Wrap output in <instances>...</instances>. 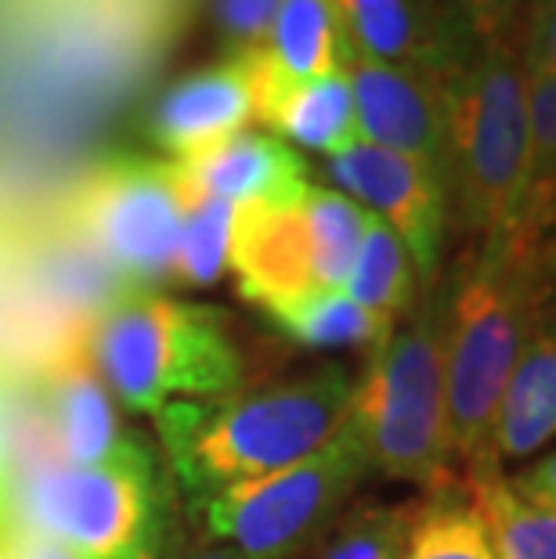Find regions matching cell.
Returning a JSON list of instances; mask_svg holds the SVG:
<instances>
[{
  "instance_id": "cell-1",
  "label": "cell",
  "mask_w": 556,
  "mask_h": 559,
  "mask_svg": "<svg viewBox=\"0 0 556 559\" xmlns=\"http://www.w3.org/2000/svg\"><path fill=\"white\" fill-rule=\"evenodd\" d=\"M445 383L459 477L502 473L492 426L520 354L556 321V242H470L441 278Z\"/></svg>"
},
{
  "instance_id": "cell-2",
  "label": "cell",
  "mask_w": 556,
  "mask_h": 559,
  "mask_svg": "<svg viewBox=\"0 0 556 559\" xmlns=\"http://www.w3.org/2000/svg\"><path fill=\"white\" fill-rule=\"evenodd\" d=\"M351 390L347 368L322 365L268 386H239L224 397L177 401L152 423L177 487L203 506L224 487L286 469L333 440L351 415Z\"/></svg>"
},
{
  "instance_id": "cell-3",
  "label": "cell",
  "mask_w": 556,
  "mask_h": 559,
  "mask_svg": "<svg viewBox=\"0 0 556 559\" xmlns=\"http://www.w3.org/2000/svg\"><path fill=\"white\" fill-rule=\"evenodd\" d=\"M452 221L477 246L517 235L528 185V69L520 40L473 44L441 80Z\"/></svg>"
},
{
  "instance_id": "cell-4",
  "label": "cell",
  "mask_w": 556,
  "mask_h": 559,
  "mask_svg": "<svg viewBox=\"0 0 556 559\" xmlns=\"http://www.w3.org/2000/svg\"><path fill=\"white\" fill-rule=\"evenodd\" d=\"M351 426L369 469L423 487L459 484L445 383V293L437 278L416 311L380 343L351 390Z\"/></svg>"
},
{
  "instance_id": "cell-5",
  "label": "cell",
  "mask_w": 556,
  "mask_h": 559,
  "mask_svg": "<svg viewBox=\"0 0 556 559\" xmlns=\"http://www.w3.org/2000/svg\"><path fill=\"white\" fill-rule=\"evenodd\" d=\"M87 347L113 394L149 419L177 401H210L242 386V350L221 307L127 293L102 307Z\"/></svg>"
},
{
  "instance_id": "cell-6",
  "label": "cell",
  "mask_w": 556,
  "mask_h": 559,
  "mask_svg": "<svg viewBox=\"0 0 556 559\" xmlns=\"http://www.w3.org/2000/svg\"><path fill=\"white\" fill-rule=\"evenodd\" d=\"M29 531L76 559H156L163 545V491L156 462L134 437L94 466H44L22 487Z\"/></svg>"
},
{
  "instance_id": "cell-7",
  "label": "cell",
  "mask_w": 556,
  "mask_h": 559,
  "mask_svg": "<svg viewBox=\"0 0 556 559\" xmlns=\"http://www.w3.org/2000/svg\"><path fill=\"white\" fill-rule=\"evenodd\" d=\"M369 477L362 440L351 419L333 440L268 477L232 484L206 498V534L246 559H297L351 506Z\"/></svg>"
},
{
  "instance_id": "cell-8",
  "label": "cell",
  "mask_w": 556,
  "mask_h": 559,
  "mask_svg": "<svg viewBox=\"0 0 556 559\" xmlns=\"http://www.w3.org/2000/svg\"><path fill=\"white\" fill-rule=\"evenodd\" d=\"M73 224L105 264L134 282L170 275L185 224V177L174 159H109L80 181Z\"/></svg>"
},
{
  "instance_id": "cell-9",
  "label": "cell",
  "mask_w": 556,
  "mask_h": 559,
  "mask_svg": "<svg viewBox=\"0 0 556 559\" xmlns=\"http://www.w3.org/2000/svg\"><path fill=\"white\" fill-rule=\"evenodd\" d=\"M326 174L340 185L372 217H380L390 231L405 242L423 289L441 278V253L448 221H452V199H448L445 177L427 163L401 156L354 138L333 156H326Z\"/></svg>"
},
{
  "instance_id": "cell-10",
  "label": "cell",
  "mask_w": 556,
  "mask_h": 559,
  "mask_svg": "<svg viewBox=\"0 0 556 559\" xmlns=\"http://www.w3.org/2000/svg\"><path fill=\"white\" fill-rule=\"evenodd\" d=\"M343 76L351 83L358 138L427 163L448 185L445 141V87L437 76L347 55Z\"/></svg>"
},
{
  "instance_id": "cell-11",
  "label": "cell",
  "mask_w": 556,
  "mask_h": 559,
  "mask_svg": "<svg viewBox=\"0 0 556 559\" xmlns=\"http://www.w3.org/2000/svg\"><path fill=\"white\" fill-rule=\"evenodd\" d=\"M228 267L239 282L242 300L260 307L268 318L322 293L315 278L304 199L235 206Z\"/></svg>"
},
{
  "instance_id": "cell-12",
  "label": "cell",
  "mask_w": 556,
  "mask_h": 559,
  "mask_svg": "<svg viewBox=\"0 0 556 559\" xmlns=\"http://www.w3.org/2000/svg\"><path fill=\"white\" fill-rule=\"evenodd\" d=\"M253 120L257 69L253 55L239 51L163 91L152 109L149 134L174 163H181L242 134Z\"/></svg>"
},
{
  "instance_id": "cell-13",
  "label": "cell",
  "mask_w": 556,
  "mask_h": 559,
  "mask_svg": "<svg viewBox=\"0 0 556 559\" xmlns=\"http://www.w3.org/2000/svg\"><path fill=\"white\" fill-rule=\"evenodd\" d=\"M354 55L445 80L470 51L448 0H336Z\"/></svg>"
},
{
  "instance_id": "cell-14",
  "label": "cell",
  "mask_w": 556,
  "mask_h": 559,
  "mask_svg": "<svg viewBox=\"0 0 556 559\" xmlns=\"http://www.w3.org/2000/svg\"><path fill=\"white\" fill-rule=\"evenodd\" d=\"M257 69V109L282 83L340 76L351 55L336 0H279L264 40L250 47Z\"/></svg>"
},
{
  "instance_id": "cell-15",
  "label": "cell",
  "mask_w": 556,
  "mask_h": 559,
  "mask_svg": "<svg viewBox=\"0 0 556 559\" xmlns=\"http://www.w3.org/2000/svg\"><path fill=\"white\" fill-rule=\"evenodd\" d=\"M177 166L196 192L217 195L232 206L297 202L311 188L297 148H289L275 134H250V130L228 138L203 156L181 159Z\"/></svg>"
},
{
  "instance_id": "cell-16",
  "label": "cell",
  "mask_w": 556,
  "mask_h": 559,
  "mask_svg": "<svg viewBox=\"0 0 556 559\" xmlns=\"http://www.w3.org/2000/svg\"><path fill=\"white\" fill-rule=\"evenodd\" d=\"M556 437V321H549L513 368L492 426V451L506 462L535 455Z\"/></svg>"
},
{
  "instance_id": "cell-17",
  "label": "cell",
  "mask_w": 556,
  "mask_h": 559,
  "mask_svg": "<svg viewBox=\"0 0 556 559\" xmlns=\"http://www.w3.org/2000/svg\"><path fill=\"white\" fill-rule=\"evenodd\" d=\"M257 123H264L289 148L322 152V156H333L358 138L351 83L343 73L326 80L282 83L260 102Z\"/></svg>"
},
{
  "instance_id": "cell-18",
  "label": "cell",
  "mask_w": 556,
  "mask_h": 559,
  "mask_svg": "<svg viewBox=\"0 0 556 559\" xmlns=\"http://www.w3.org/2000/svg\"><path fill=\"white\" fill-rule=\"evenodd\" d=\"M47 415H51V444L62 466H94L123 444L109 386H102V379L87 365H69L55 376Z\"/></svg>"
},
{
  "instance_id": "cell-19",
  "label": "cell",
  "mask_w": 556,
  "mask_h": 559,
  "mask_svg": "<svg viewBox=\"0 0 556 559\" xmlns=\"http://www.w3.org/2000/svg\"><path fill=\"white\" fill-rule=\"evenodd\" d=\"M419 289L423 285H419L416 264H412L405 242H401L380 217L369 213L358 257H354L351 275L343 282L340 293H347L354 304L365 307V311L380 314L398 325L401 318H409L416 311Z\"/></svg>"
},
{
  "instance_id": "cell-20",
  "label": "cell",
  "mask_w": 556,
  "mask_h": 559,
  "mask_svg": "<svg viewBox=\"0 0 556 559\" xmlns=\"http://www.w3.org/2000/svg\"><path fill=\"white\" fill-rule=\"evenodd\" d=\"M499 559H556V509L517 495L506 473L463 480Z\"/></svg>"
},
{
  "instance_id": "cell-21",
  "label": "cell",
  "mask_w": 556,
  "mask_h": 559,
  "mask_svg": "<svg viewBox=\"0 0 556 559\" xmlns=\"http://www.w3.org/2000/svg\"><path fill=\"white\" fill-rule=\"evenodd\" d=\"M528 185L510 242H542L556 224V76L528 73Z\"/></svg>"
},
{
  "instance_id": "cell-22",
  "label": "cell",
  "mask_w": 556,
  "mask_h": 559,
  "mask_svg": "<svg viewBox=\"0 0 556 559\" xmlns=\"http://www.w3.org/2000/svg\"><path fill=\"white\" fill-rule=\"evenodd\" d=\"M401 559H499L463 480L416 498V520Z\"/></svg>"
},
{
  "instance_id": "cell-23",
  "label": "cell",
  "mask_w": 556,
  "mask_h": 559,
  "mask_svg": "<svg viewBox=\"0 0 556 559\" xmlns=\"http://www.w3.org/2000/svg\"><path fill=\"white\" fill-rule=\"evenodd\" d=\"M282 336L307 350H376L398 325L380 314L365 311L347 293H318L289 311L271 318Z\"/></svg>"
},
{
  "instance_id": "cell-24",
  "label": "cell",
  "mask_w": 556,
  "mask_h": 559,
  "mask_svg": "<svg viewBox=\"0 0 556 559\" xmlns=\"http://www.w3.org/2000/svg\"><path fill=\"white\" fill-rule=\"evenodd\" d=\"M416 502H354L311 542L307 559H401Z\"/></svg>"
},
{
  "instance_id": "cell-25",
  "label": "cell",
  "mask_w": 556,
  "mask_h": 559,
  "mask_svg": "<svg viewBox=\"0 0 556 559\" xmlns=\"http://www.w3.org/2000/svg\"><path fill=\"white\" fill-rule=\"evenodd\" d=\"M304 213H307V231H311V249H315L318 289L340 293L343 282L351 275L354 257H358L369 210L358 206L351 195H343L340 188L311 185L304 195Z\"/></svg>"
},
{
  "instance_id": "cell-26",
  "label": "cell",
  "mask_w": 556,
  "mask_h": 559,
  "mask_svg": "<svg viewBox=\"0 0 556 559\" xmlns=\"http://www.w3.org/2000/svg\"><path fill=\"white\" fill-rule=\"evenodd\" d=\"M232 228H235L232 202L196 192L185 181V224H181V242H177L170 275L181 285H196V289L199 285H214L224 275V267H228Z\"/></svg>"
},
{
  "instance_id": "cell-27",
  "label": "cell",
  "mask_w": 556,
  "mask_h": 559,
  "mask_svg": "<svg viewBox=\"0 0 556 559\" xmlns=\"http://www.w3.org/2000/svg\"><path fill=\"white\" fill-rule=\"evenodd\" d=\"M448 8L470 44H510L524 29V0H448Z\"/></svg>"
},
{
  "instance_id": "cell-28",
  "label": "cell",
  "mask_w": 556,
  "mask_h": 559,
  "mask_svg": "<svg viewBox=\"0 0 556 559\" xmlns=\"http://www.w3.org/2000/svg\"><path fill=\"white\" fill-rule=\"evenodd\" d=\"M279 0H214V26L232 55L250 51L268 33Z\"/></svg>"
},
{
  "instance_id": "cell-29",
  "label": "cell",
  "mask_w": 556,
  "mask_h": 559,
  "mask_svg": "<svg viewBox=\"0 0 556 559\" xmlns=\"http://www.w3.org/2000/svg\"><path fill=\"white\" fill-rule=\"evenodd\" d=\"M520 62L528 73H553L556 76V0H546L524 19V37H520Z\"/></svg>"
},
{
  "instance_id": "cell-30",
  "label": "cell",
  "mask_w": 556,
  "mask_h": 559,
  "mask_svg": "<svg viewBox=\"0 0 556 559\" xmlns=\"http://www.w3.org/2000/svg\"><path fill=\"white\" fill-rule=\"evenodd\" d=\"M510 484H513L517 495H524L539 506L556 509V448L546 451L539 462H531L528 469H520L517 477H510Z\"/></svg>"
},
{
  "instance_id": "cell-31",
  "label": "cell",
  "mask_w": 556,
  "mask_h": 559,
  "mask_svg": "<svg viewBox=\"0 0 556 559\" xmlns=\"http://www.w3.org/2000/svg\"><path fill=\"white\" fill-rule=\"evenodd\" d=\"M0 559H76L69 549H62L58 542H51L47 534L37 531H22L15 538H8L0 545Z\"/></svg>"
},
{
  "instance_id": "cell-32",
  "label": "cell",
  "mask_w": 556,
  "mask_h": 559,
  "mask_svg": "<svg viewBox=\"0 0 556 559\" xmlns=\"http://www.w3.org/2000/svg\"><path fill=\"white\" fill-rule=\"evenodd\" d=\"M185 559H246L242 552H235L232 545H210V549H196L188 552Z\"/></svg>"
},
{
  "instance_id": "cell-33",
  "label": "cell",
  "mask_w": 556,
  "mask_h": 559,
  "mask_svg": "<svg viewBox=\"0 0 556 559\" xmlns=\"http://www.w3.org/2000/svg\"><path fill=\"white\" fill-rule=\"evenodd\" d=\"M542 4H546V0H524V15H531V11H535V8H542Z\"/></svg>"
},
{
  "instance_id": "cell-34",
  "label": "cell",
  "mask_w": 556,
  "mask_h": 559,
  "mask_svg": "<svg viewBox=\"0 0 556 559\" xmlns=\"http://www.w3.org/2000/svg\"><path fill=\"white\" fill-rule=\"evenodd\" d=\"M549 239H553V242H556V224H553V231H549Z\"/></svg>"
}]
</instances>
